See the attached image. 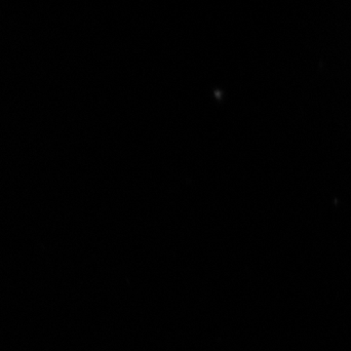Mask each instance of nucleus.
Returning <instances> with one entry per match:
<instances>
[]
</instances>
